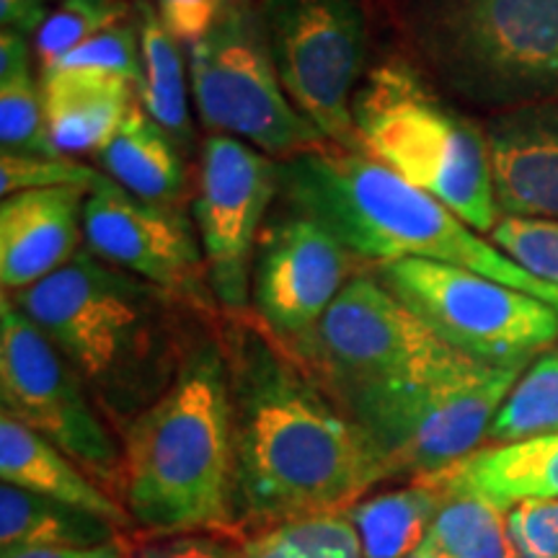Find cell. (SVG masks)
<instances>
[{"instance_id": "30", "label": "cell", "mask_w": 558, "mask_h": 558, "mask_svg": "<svg viewBox=\"0 0 558 558\" xmlns=\"http://www.w3.org/2000/svg\"><path fill=\"white\" fill-rule=\"evenodd\" d=\"M488 235L514 264L558 288V220L501 218Z\"/></svg>"}, {"instance_id": "21", "label": "cell", "mask_w": 558, "mask_h": 558, "mask_svg": "<svg viewBox=\"0 0 558 558\" xmlns=\"http://www.w3.org/2000/svg\"><path fill=\"white\" fill-rule=\"evenodd\" d=\"M96 158L111 181L140 199L181 207L190 192L184 150L140 101Z\"/></svg>"}, {"instance_id": "22", "label": "cell", "mask_w": 558, "mask_h": 558, "mask_svg": "<svg viewBox=\"0 0 558 558\" xmlns=\"http://www.w3.org/2000/svg\"><path fill=\"white\" fill-rule=\"evenodd\" d=\"M135 19L143 47V81L137 83V101L173 137L181 150H194V124L190 109V60L181 41L166 29L148 0H137Z\"/></svg>"}, {"instance_id": "19", "label": "cell", "mask_w": 558, "mask_h": 558, "mask_svg": "<svg viewBox=\"0 0 558 558\" xmlns=\"http://www.w3.org/2000/svg\"><path fill=\"white\" fill-rule=\"evenodd\" d=\"M0 476L3 484L86 509L117 527L135 525L130 509L111 497L109 488H104L73 458L9 414L0 416Z\"/></svg>"}, {"instance_id": "14", "label": "cell", "mask_w": 558, "mask_h": 558, "mask_svg": "<svg viewBox=\"0 0 558 558\" xmlns=\"http://www.w3.org/2000/svg\"><path fill=\"white\" fill-rule=\"evenodd\" d=\"M83 246L171 298L205 305V254L181 207L140 199L104 177L83 205Z\"/></svg>"}, {"instance_id": "13", "label": "cell", "mask_w": 558, "mask_h": 558, "mask_svg": "<svg viewBox=\"0 0 558 558\" xmlns=\"http://www.w3.org/2000/svg\"><path fill=\"white\" fill-rule=\"evenodd\" d=\"M277 194L279 169L267 153L228 135L202 143L194 220L209 292L230 316H243L251 305V271Z\"/></svg>"}, {"instance_id": "3", "label": "cell", "mask_w": 558, "mask_h": 558, "mask_svg": "<svg viewBox=\"0 0 558 558\" xmlns=\"http://www.w3.org/2000/svg\"><path fill=\"white\" fill-rule=\"evenodd\" d=\"M279 194L292 213L316 220L354 259H424L478 271L558 308V288L541 282L484 233L378 160L333 143L277 160Z\"/></svg>"}, {"instance_id": "1", "label": "cell", "mask_w": 558, "mask_h": 558, "mask_svg": "<svg viewBox=\"0 0 558 558\" xmlns=\"http://www.w3.org/2000/svg\"><path fill=\"white\" fill-rule=\"evenodd\" d=\"M233 411V520L267 533L341 514L393 478L365 432L267 329L233 316L222 337Z\"/></svg>"}, {"instance_id": "2", "label": "cell", "mask_w": 558, "mask_h": 558, "mask_svg": "<svg viewBox=\"0 0 558 558\" xmlns=\"http://www.w3.org/2000/svg\"><path fill=\"white\" fill-rule=\"evenodd\" d=\"M9 298L120 429L177 378L186 347L177 329L179 300L86 246L54 275Z\"/></svg>"}, {"instance_id": "34", "label": "cell", "mask_w": 558, "mask_h": 558, "mask_svg": "<svg viewBox=\"0 0 558 558\" xmlns=\"http://www.w3.org/2000/svg\"><path fill=\"white\" fill-rule=\"evenodd\" d=\"M150 3L166 29L186 47L197 45L228 9L226 0H150Z\"/></svg>"}, {"instance_id": "7", "label": "cell", "mask_w": 558, "mask_h": 558, "mask_svg": "<svg viewBox=\"0 0 558 558\" xmlns=\"http://www.w3.org/2000/svg\"><path fill=\"white\" fill-rule=\"evenodd\" d=\"M522 375L471 357L422 378L329 390L378 450L390 476L424 478L481 448Z\"/></svg>"}, {"instance_id": "39", "label": "cell", "mask_w": 558, "mask_h": 558, "mask_svg": "<svg viewBox=\"0 0 558 558\" xmlns=\"http://www.w3.org/2000/svg\"><path fill=\"white\" fill-rule=\"evenodd\" d=\"M251 0H226V5H248Z\"/></svg>"}, {"instance_id": "23", "label": "cell", "mask_w": 558, "mask_h": 558, "mask_svg": "<svg viewBox=\"0 0 558 558\" xmlns=\"http://www.w3.org/2000/svg\"><path fill=\"white\" fill-rule=\"evenodd\" d=\"M117 525L86 509L62 505L26 488L0 486V548H94L117 541Z\"/></svg>"}, {"instance_id": "29", "label": "cell", "mask_w": 558, "mask_h": 558, "mask_svg": "<svg viewBox=\"0 0 558 558\" xmlns=\"http://www.w3.org/2000/svg\"><path fill=\"white\" fill-rule=\"evenodd\" d=\"M132 16L135 5H130L128 0H60L34 37V54L41 68H47L83 41Z\"/></svg>"}, {"instance_id": "33", "label": "cell", "mask_w": 558, "mask_h": 558, "mask_svg": "<svg viewBox=\"0 0 558 558\" xmlns=\"http://www.w3.org/2000/svg\"><path fill=\"white\" fill-rule=\"evenodd\" d=\"M520 558H558V499L522 501L507 512Z\"/></svg>"}, {"instance_id": "27", "label": "cell", "mask_w": 558, "mask_h": 558, "mask_svg": "<svg viewBox=\"0 0 558 558\" xmlns=\"http://www.w3.org/2000/svg\"><path fill=\"white\" fill-rule=\"evenodd\" d=\"M429 538L450 558H520L509 535L507 512L481 499H445Z\"/></svg>"}, {"instance_id": "25", "label": "cell", "mask_w": 558, "mask_h": 558, "mask_svg": "<svg viewBox=\"0 0 558 558\" xmlns=\"http://www.w3.org/2000/svg\"><path fill=\"white\" fill-rule=\"evenodd\" d=\"M0 143L3 153L54 158L41 86L32 73V45L24 34L0 32Z\"/></svg>"}, {"instance_id": "5", "label": "cell", "mask_w": 558, "mask_h": 558, "mask_svg": "<svg viewBox=\"0 0 558 558\" xmlns=\"http://www.w3.org/2000/svg\"><path fill=\"white\" fill-rule=\"evenodd\" d=\"M362 156L450 207L478 233L499 218L486 130L450 107L409 58L367 70L352 101Z\"/></svg>"}, {"instance_id": "17", "label": "cell", "mask_w": 558, "mask_h": 558, "mask_svg": "<svg viewBox=\"0 0 558 558\" xmlns=\"http://www.w3.org/2000/svg\"><path fill=\"white\" fill-rule=\"evenodd\" d=\"M88 194L78 186H54L3 197L0 282L5 292L34 288L78 254Z\"/></svg>"}, {"instance_id": "40", "label": "cell", "mask_w": 558, "mask_h": 558, "mask_svg": "<svg viewBox=\"0 0 558 558\" xmlns=\"http://www.w3.org/2000/svg\"><path fill=\"white\" fill-rule=\"evenodd\" d=\"M47 3H60V0H47Z\"/></svg>"}, {"instance_id": "28", "label": "cell", "mask_w": 558, "mask_h": 558, "mask_svg": "<svg viewBox=\"0 0 558 558\" xmlns=\"http://www.w3.org/2000/svg\"><path fill=\"white\" fill-rule=\"evenodd\" d=\"M243 558H362L347 512L288 522L243 546Z\"/></svg>"}, {"instance_id": "8", "label": "cell", "mask_w": 558, "mask_h": 558, "mask_svg": "<svg viewBox=\"0 0 558 558\" xmlns=\"http://www.w3.org/2000/svg\"><path fill=\"white\" fill-rule=\"evenodd\" d=\"M192 101L209 135L243 140L275 160L329 143L290 101L254 5H228L190 47Z\"/></svg>"}, {"instance_id": "16", "label": "cell", "mask_w": 558, "mask_h": 558, "mask_svg": "<svg viewBox=\"0 0 558 558\" xmlns=\"http://www.w3.org/2000/svg\"><path fill=\"white\" fill-rule=\"evenodd\" d=\"M486 140L499 213L558 220V101L497 111Z\"/></svg>"}, {"instance_id": "15", "label": "cell", "mask_w": 558, "mask_h": 558, "mask_svg": "<svg viewBox=\"0 0 558 558\" xmlns=\"http://www.w3.org/2000/svg\"><path fill=\"white\" fill-rule=\"evenodd\" d=\"M354 262L329 230L305 215L269 222L251 271V305L262 329L290 352L298 349L357 275Z\"/></svg>"}, {"instance_id": "38", "label": "cell", "mask_w": 558, "mask_h": 558, "mask_svg": "<svg viewBox=\"0 0 558 558\" xmlns=\"http://www.w3.org/2000/svg\"><path fill=\"white\" fill-rule=\"evenodd\" d=\"M407 558H450V556L445 554V550L439 548L437 543L432 541L429 535H427V538H424L422 543H418V546H416L414 550H411V554H409Z\"/></svg>"}, {"instance_id": "10", "label": "cell", "mask_w": 558, "mask_h": 558, "mask_svg": "<svg viewBox=\"0 0 558 558\" xmlns=\"http://www.w3.org/2000/svg\"><path fill=\"white\" fill-rule=\"evenodd\" d=\"M279 81L329 143L362 153L352 101L367 75V19L357 0H259Z\"/></svg>"}, {"instance_id": "6", "label": "cell", "mask_w": 558, "mask_h": 558, "mask_svg": "<svg viewBox=\"0 0 558 558\" xmlns=\"http://www.w3.org/2000/svg\"><path fill=\"white\" fill-rule=\"evenodd\" d=\"M411 47L465 99L558 101V0H403Z\"/></svg>"}, {"instance_id": "9", "label": "cell", "mask_w": 558, "mask_h": 558, "mask_svg": "<svg viewBox=\"0 0 558 558\" xmlns=\"http://www.w3.org/2000/svg\"><path fill=\"white\" fill-rule=\"evenodd\" d=\"M373 271L445 344L484 365L525 369L558 339V308L478 271L424 259Z\"/></svg>"}, {"instance_id": "26", "label": "cell", "mask_w": 558, "mask_h": 558, "mask_svg": "<svg viewBox=\"0 0 558 558\" xmlns=\"http://www.w3.org/2000/svg\"><path fill=\"white\" fill-rule=\"evenodd\" d=\"M543 435H558V349L543 352L522 369L488 427L486 442L507 445Z\"/></svg>"}, {"instance_id": "36", "label": "cell", "mask_w": 558, "mask_h": 558, "mask_svg": "<svg viewBox=\"0 0 558 558\" xmlns=\"http://www.w3.org/2000/svg\"><path fill=\"white\" fill-rule=\"evenodd\" d=\"M50 16V3L47 0H0V24L3 29L24 34V37H37L41 26Z\"/></svg>"}, {"instance_id": "24", "label": "cell", "mask_w": 558, "mask_h": 558, "mask_svg": "<svg viewBox=\"0 0 558 558\" xmlns=\"http://www.w3.org/2000/svg\"><path fill=\"white\" fill-rule=\"evenodd\" d=\"M445 497L422 481L375 494L347 509L362 558H407L429 535Z\"/></svg>"}, {"instance_id": "11", "label": "cell", "mask_w": 558, "mask_h": 558, "mask_svg": "<svg viewBox=\"0 0 558 558\" xmlns=\"http://www.w3.org/2000/svg\"><path fill=\"white\" fill-rule=\"evenodd\" d=\"M0 401L3 414L73 458L104 488L122 494L124 448L52 341L3 292L0 305Z\"/></svg>"}, {"instance_id": "32", "label": "cell", "mask_w": 558, "mask_h": 558, "mask_svg": "<svg viewBox=\"0 0 558 558\" xmlns=\"http://www.w3.org/2000/svg\"><path fill=\"white\" fill-rule=\"evenodd\" d=\"M52 65L104 70V73L122 75L137 88V83L143 81V47H140L137 19L132 16L107 32L96 34L94 39L83 41L81 47L62 54Z\"/></svg>"}, {"instance_id": "37", "label": "cell", "mask_w": 558, "mask_h": 558, "mask_svg": "<svg viewBox=\"0 0 558 558\" xmlns=\"http://www.w3.org/2000/svg\"><path fill=\"white\" fill-rule=\"evenodd\" d=\"M3 558H130L120 541L104 543L94 548H29V550H9Z\"/></svg>"}, {"instance_id": "20", "label": "cell", "mask_w": 558, "mask_h": 558, "mask_svg": "<svg viewBox=\"0 0 558 558\" xmlns=\"http://www.w3.org/2000/svg\"><path fill=\"white\" fill-rule=\"evenodd\" d=\"M456 497H473L509 512L522 501L558 499V435L486 445L445 473Z\"/></svg>"}, {"instance_id": "4", "label": "cell", "mask_w": 558, "mask_h": 558, "mask_svg": "<svg viewBox=\"0 0 558 558\" xmlns=\"http://www.w3.org/2000/svg\"><path fill=\"white\" fill-rule=\"evenodd\" d=\"M122 499L156 535L218 533L233 520V411L222 339L186 341L171 386L122 427Z\"/></svg>"}, {"instance_id": "31", "label": "cell", "mask_w": 558, "mask_h": 558, "mask_svg": "<svg viewBox=\"0 0 558 558\" xmlns=\"http://www.w3.org/2000/svg\"><path fill=\"white\" fill-rule=\"evenodd\" d=\"M104 173L68 156H19L0 153V194L11 197L19 192L54 190V186H78L94 192L101 184Z\"/></svg>"}, {"instance_id": "12", "label": "cell", "mask_w": 558, "mask_h": 558, "mask_svg": "<svg viewBox=\"0 0 558 558\" xmlns=\"http://www.w3.org/2000/svg\"><path fill=\"white\" fill-rule=\"evenodd\" d=\"M290 354L313 369L326 390L422 378L465 360L407 308L375 271H357L349 279L311 337Z\"/></svg>"}, {"instance_id": "35", "label": "cell", "mask_w": 558, "mask_h": 558, "mask_svg": "<svg viewBox=\"0 0 558 558\" xmlns=\"http://www.w3.org/2000/svg\"><path fill=\"white\" fill-rule=\"evenodd\" d=\"M130 558H243V546L218 533H177L160 535Z\"/></svg>"}, {"instance_id": "18", "label": "cell", "mask_w": 558, "mask_h": 558, "mask_svg": "<svg viewBox=\"0 0 558 558\" xmlns=\"http://www.w3.org/2000/svg\"><path fill=\"white\" fill-rule=\"evenodd\" d=\"M39 86L47 128L62 156H99L137 101L128 78L90 68H41Z\"/></svg>"}]
</instances>
